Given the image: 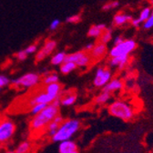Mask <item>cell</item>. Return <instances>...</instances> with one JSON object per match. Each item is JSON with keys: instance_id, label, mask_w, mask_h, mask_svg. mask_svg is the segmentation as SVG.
I'll return each mask as SVG.
<instances>
[{"instance_id": "1", "label": "cell", "mask_w": 153, "mask_h": 153, "mask_svg": "<svg viewBox=\"0 0 153 153\" xmlns=\"http://www.w3.org/2000/svg\"><path fill=\"white\" fill-rule=\"evenodd\" d=\"M60 105V99H57L50 104H48L41 112L35 115L30 121L31 130L37 132L47 128L48 125L59 115Z\"/></svg>"}, {"instance_id": "2", "label": "cell", "mask_w": 153, "mask_h": 153, "mask_svg": "<svg viewBox=\"0 0 153 153\" xmlns=\"http://www.w3.org/2000/svg\"><path fill=\"white\" fill-rule=\"evenodd\" d=\"M80 121L76 119H69L64 120L56 133L51 137L53 142L59 143L64 140H71L75 134L80 128Z\"/></svg>"}, {"instance_id": "3", "label": "cell", "mask_w": 153, "mask_h": 153, "mask_svg": "<svg viewBox=\"0 0 153 153\" xmlns=\"http://www.w3.org/2000/svg\"><path fill=\"white\" fill-rule=\"evenodd\" d=\"M108 112L121 120H130L134 117L133 108L124 100H116L108 106Z\"/></svg>"}, {"instance_id": "4", "label": "cell", "mask_w": 153, "mask_h": 153, "mask_svg": "<svg viewBox=\"0 0 153 153\" xmlns=\"http://www.w3.org/2000/svg\"><path fill=\"white\" fill-rule=\"evenodd\" d=\"M137 42L134 40V39H124V41L119 45L116 46H113L109 52L108 55L110 57H114V56H126L128 55L133 52L137 48Z\"/></svg>"}, {"instance_id": "5", "label": "cell", "mask_w": 153, "mask_h": 153, "mask_svg": "<svg viewBox=\"0 0 153 153\" xmlns=\"http://www.w3.org/2000/svg\"><path fill=\"white\" fill-rule=\"evenodd\" d=\"M16 126L9 119H0V143L7 142L14 136Z\"/></svg>"}, {"instance_id": "6", "label": "cell", "mask_w": 153, "mask_h": 153, "mask_svg": "<svg viewBox=\"0 0 153 153\" xmlns=\"http://www.w3.org/2000/svg\"><path fill=\"white\" fill-rule=\"evenodd\" d=\"M112 71L107 67H99L95 71L93 85L96 88H103L112 79Z\"/></svg>"}, {"instance_id": "7", "label": "cell", "mask_w": 153, "mask_h": 153, "mask_svg": "<svg viewBox=\"0 0 153 153\" xmlns=\"http://www.w3.org/2000/svg\"><path fill=\"white\" fill-rule=\"evenodd\" d=\"M40 81V76L35 73H27L19 79L13 80L12 85L16 88H33Z\"/></svg>"}, {"instance_id": "8", "label": "cell", "mask_w": 153, "mask_h": 153, "mask_svg": "<svg viewBox=\"0 0 153 153\" xmlns=\"http://www.w3.org/2000/svg\"><path fill=\"white\" fill-rule=\"evenodd\" d=\"M54 100L50 95H48L45 90L42 91V92H38L36 93L35 96L31 98V100L28 101V105L29 107L31 108L32 106H34L35 104H37V103H45V104H50L51 102H53Z\"/></svg>"}, {"instance_id": "9", "label": "cell", "mask_w": 153, "mask_h": 153, "mask_svg": "<svg viewBox=\"0 0 153 153\" xmlns=\"http://www.w3.org/2000/svg\"><path fill=\"white\" fill-rule=\"evenodd\" d=\"M108 50L107 45L100 42L98 44H95V47L89 52V54L94 61V60H100L101 59H103V57L108 54Z\"/></svg>"}, {"instance_id": "10", "label": "cell", "mask_w": 153, "mask_h": 153, "mask_svg": "<svg viewBox=\"0 0 153 153\" xmlns=\"http://www.w3.org/2000/svg\"><path fill=\"white\" fill-rule=\"evenodd\" d=\"M44 90L48 95H50L54 100H57V99H60L61 92H62V85L59 82L45 85Z\"/></svg>"}, {"instance_id": "11", "label": "cell", "mask_w": 153, "mask_h": 153, "mask_svg": "<svg viewBox=\"0 0 153 153\" xmlns=\"http://www.w3.org/2000/svg\"><path fill=\"white\" fill-rule=\"evenodd\" d=\"M129 60V56H114L110 57L108 61V64L111 68H118L119 69H123Z\"/></svg>"}, {"instance_id": "12", "label": "cell", "mask_w": 153, "mask_h": 153, "mask_svg": "<svg viewBox=\"0 0 153 153\" xmlns=\"http://www.w3.org/2000/svg\"><path fill=\"white\" fill-rule=\"evenodd\" d=\"M122 88H123V81H122V79H120L119 78H115V79H112L105 87H103L102 90L111 94L113 92L120 91V89H122Z\"/></svg>"}, {"instance_id": "13", "label": "cell", "mask_w": 153, "mask_h": 153, "mask_svg": "<svg viewBox=\"0 0 153 153\" xmlns=\"http://www.w3.org/2000/svg\"><path fill=\"white\" fill-rule=\"evenodd\" d=\"M132 16L127 13L120 12L117 13L113 17V25L115 27H123L128 23H130Z\"/></svg>"}, {"instance_id": "14", "label": "cell", "mask_w": 153, "mask_h": 153, "mask_svg": "<svg viewBox=\"0 0 153 153\" xmlns=\"http://www.w3.org/2000/svg\"><path fill=\"white\" fill-rule=\"evenodd\" d=\"M57 150H59V153H71L78 150V146H76L75 141L68 140L59 143Z\"/></svg>"}, {"instance_id": "15", "label": "cell", "mask_w": 153, "mask_h": 153, "mask_svg": "<svg viewBox=\"0 0 153 153\" xmlns=\"http://www.w3.org/2000/svg\"><path fill=\"white\" fill-rule=\"evenodd\" d=\"M107 28L105 24H96L89 27L88 31V36L93 38H100L103 31Z\"/></svg>"}, {"instance_id": "16", "label": "cell", "mask_w": 153, "mask_h": 153, "mask_svg": "<svg viewBox=\"0 0 153 153\" xmlns=\"http://www.w3.org/2000/svg\"><path fill=\"white\" fill-rule=\"evenodd\" d=\"M64 121L63 118L60 116V115H57V116L48 125L47 127V130H48V134L52 137L54 134L56 133V131L57 130V128H59V126L61 125V123Z\"/></svg>"}, {"instance_id": "17", "label": "cell", "mask_w": 153, "mask_h": 153, "mask_svg": "<svg viewBox=\"0 0 153 153\" xmlns=\"http://www.w3.org/2000/svg\"><path fill=\"white\" fill-rule=\"evenodd\" d=\"M76 101V95L73 92L66 93V95L62 96L60 99V104L64 107L73 106Z\"/></svg>"}, {"instance_id": "18", "label": "cell", "mask_w": 153, "mask_h": 153, "mask_svg": "<svg viewBox=\"0 0 153 153\" xmlns=\"http://www.w3.org/2000/svg\"><path fill=\"white\" fill-rule=\"evenodd\" d=\"M78 66H76L74 62H70V61H65L64 63H62L60 65V72L63 75H68L69 73H71L72 71H74Z\"/></svg>"}, {"instance_id": "19", "label": "cell", "mask_w": 153, "mask_h": 153, "mask_svg": "<svg viewBox=\"0 0 153 153\" xmlns=\"http://www.w3.org/2000/svg\"><path fill=\"white\" fill-rule=\"evenodd\" d=\"M56 48V42L52 39H48L45 42L44 46L42 47L41 50L46 54V56H49Z\"/></svg>"}, {"instance_id": "20", "label": "cell", "mask_w": 153, "mask_h": 153, "mask_svg": "<svg viewBox=\"0 0 153 153\" xmlns=\"http://www.w3.org/2000/svg\"><path fill=\"white\" fill-rule=\"evenodd\" d=\"M67 54L65 52H59L55 54L52 57H51V64L54 66H60L62 63L65 62Z\"/></svg>"}, {"instance_id": "21", "label": "cell", "mask_w": 153, "mask_h": 153, "mask_svg": "<svg viewBox=\"0 0 153 153\" xmlns=\"http://www.w3.org/2000/svg\"><path fill=\"white\" fill-rule=\"evenodd\" d=\"M111 97V94L108 92H106L104 90H102L97 97L95 98V102L96 104H99V105H103L105 103H107Z\"/></svg>"}, {"instance_id": "22", "label": "cell", "mask_w": 153, "mask_h": 153, "mask_svg": "<svg viewBox=\"0 0 153 153\" xmlns=\"http://www.w3.org/2000/svg\"><path fill=\"white\" fill-rule=\"evenodd\" d=\"M59 81V76L56 73L52 72V73H48V75L45 76V78H43L42 82L44 85H48L51 83H56Z\"/></svg>"}, {"instance_id": "23", "label": "cell", "mask_w": 153, "mask_h": 153, "mask_svg": "<svg viewBox=\"0 0 153 153\" xmlns=\"http://www.w3.org/2000/svg\"><path fill=\"white\" fill-rule=\"evenodd\" d=\"M85 53V50H80V51H76L71 54L67 55L65 61H70V62H74L76 65L79 62V60L80 59V57L82 56V55Z\"/></svg>"}, {"instance_id": "24", "label": "cell", "mask_w": 153, "mask_h": 153, "mask_svg": "<svg viewBox=\"0 0 153 153\" xmlns=\"http://www.w3.org/2000/svg\"><path fill=\"white\" fill-rule=\"evenodd\" d=\"M113 37V34H112V29L111 28H106L103 33L101 34V36H100V42L103 43V44H108L111 41Z\"/></svg>"}, {"instance_id": "25", "label": "cell", "mask_w": 153, "mask_h": 153, "mask_svg": "<svg viewBox=\"0 0 153 153\" xmlns=\"http://www.w3.org/2000/svg\"><path fill=\"white\" fill-rule=\"evenodd\" d=\"M31 144L28 141H23L18 145V147L14 151H9L7 153H27L30 149Z\"/></svg>"}, {"instance_id": "26", "label": "cell", "mask_w": 153, "mask_h": 153, "mask_svg": "<svg viewBox=\"0 0 153 153\" xmlns=\"http://www.w3.org/2000/svg\"><path fill=\"white\" fill-rule=\"evenodd\" d=\"M152 13V7H144L140 12V15H139V19L141 23H143L144 21H146L147 19L149 18V16L151 15Z\"/></svg>"}, {"instance_id": "27", "label": "cell", "mask_w": 153, "mask_h": 153, "mask_svg": "<svg viewBox=\"0 0 153 153\" xmlns=\"http://www.w3.org/2000/svg\"><path fill=\"white\" fill-rule=\"evenodd\" d=\"M119 6H120V2L118 1V0H111V1H108L102 6V10L103 11L113 10L115 8H117Z\"/></svg>"}, {"instance_id": "28", "label": "cell", "mask_w": 153, "mask_h": 153, "mask_svg": "<svg viewBox=\"0 0 153 153\" xmlns=\"http://www.w3.org/2000/svg\"><path fill=\"white\" fill-rule=\"evenodd\" d=\"M48 104H45V103H37V104H35L34 106H32L30 108V114L35 116V115L38 114L39 112H41L46 107H47Z\"/></svg>"}, {"instance_id": "29", "label": "cell", "mask_w": 153, "mask_h": 153, "mask_svg": "<svg viewBox=\"0 0 153 153\" xmlns=\"http://www.w3.org/2000/svg\"><path fill=\"white\" fill-rule=\"evenodd\" d=\"M66 21L68 23H71V24H78L81 21V16L79 14L69 16L68 17L66 18Z\"/></svg>"}, {"instance_id": "30", "label": "cell", "mask_w": 153, "mask_h": 153, "mask_svg": "<svg viewBox=\"0 0 153 153\" xmlns=\"http://www.w3.org/2000/svg\"><path fill=\"white\" fill-rule=\"evenodd\" d=\"M142 27L146 30H149L153 27V12L151 13V15L149 16L147 20L142 23Z\"/></svg>"}, {"instance_id": "31", "label": "cell", "mask_w": 153, "mask_h": 153, "mask_svg": "<svg viewBox=\"0 0 153 153\" xmlns=\"http://www.w3.org/2000/svg\"><path fill=\"white\" fill-rule=\"evenodd\" d=\"M27 56H28V54L25 51V49H24V50L18 51V52L16 54V59H17L18 60H20V61H24V60H26V59H27Z\"/></svg>"}, {"instance_id": "32", "label": "cell", "mask_w": 153, "mask_h": 153, "mask_svg": "<svg viewBox=\"0 0 153 153\" xmlns=\"http://www.w3.org/2000/svg\"><path fill=\"white\" fill-rule=\"evenodd\" d=\"M46 57H47L46 54L40 49L39 51H38V52L36 53V56H35V59H36V62H40V61L44 60V59H46Z\"/></svg>"}, {"instance_id": "33", "label": "cell", "mask_w": 153, "mask_h": 153, "mask_svg": "<svg viewBox=\"0 0 153 153\" xmlns=\"http://www.w3.org/2000/svg\"><path fill=\"white\" fill-rule=\"evenodd\" d=\"M9 83H10V80H9L8 78H7V76H5L0 75V88L6 87Z\"/></svg>"}, {"instance_id": "34", "label": "cell", "mask_w": 153, "mask_h": 153, "mask_svg": "<svg viewBox=\"0 0 153 153\" xmlns=\"http://www.w3.org/2000/svg\"><path fill=\"white\" fill-rule=\"evenodd\" d=\"M60 20L59 19H54V20L50 23L49 25V29L50 30H56L57 27L60 26Z\"/></svg>"}, {"instance_id": "35", "label": "cell", "mask_w": 153, "mask_h": 153, "mask_svg": "<svg viewBox=\"0 0 153 153\" xmlns=\"http://www.w3.org/2000/svg\"><path fill=\"white\" fill-rule=\"evenodd\" d=\"M25 51L27 53V54H33L36 51V44H32V45H29L27 48H25Z\"/></svg>"}, {"instance_id": "36", "label": "cell", "mask_w": 153, "mask_h": 153, "mask_svg": "<svg viewBox=\"0 0 153 153\" xmlns=\"http://www.w3.org/2000/svg\"><path fill=\"white\" fill-rule=\"evenodd\" d=\"M124 41V37L121 36H118L114 38V41H113V45L114 46H116V45H119L120 43H122Z\"/></svg>"}, {"instance_id": "37", "label": "cell", "mask_w": 153, "mask_h": 153, "mask_svg": "<svg viewBox=\"0 0 153 153\" xmlns=\"http://www.w3.org/2000/svg\"><path fill=\"white\" fill-rule=\"evenodd\" d=\"M130 24L134 27H139L140 26V24H142L139 18H132L131 21H130Z\"/></svg>"}, {"instance_id": "38", "label": "cell", "mask_w": 153, "mask_h": 153, "mask_svg": "<svg viewBox=\"0 0 153 153\" xmlns=\"http://www.w3.org/2000/svg\"><path fill=\"white\" fill-rule=\"evenodd\" d=\"M95 47V43H88L87 46H86V48H85V50L87 51V52H90L92 49H93V48Z\"/></svg>"}, {"instance_id": "39", "label": "cell", "mask_w": 153, "mask_h": 153, "mask_svg": "<svg viewBox=\"0 0 153 153\" xmlns=\"http://www.w3.org/2000/svg\"><path fill=\"white\" fill-rule=\"evenodd\" d=\"M71 153H79V152H78V150H76V151H74V152H71Z\"/></svg>"}, {"instance_id": "40", "label": "cell", "mask_w": 153, "mask_h": 153, "mask_svg": "<svg viewBox=\"0 0 153 153\" xmlns=\"http://www.w3.org/2000/svg\"><path fill=\"white\" fill-rule=\"evenodd\" d=\"M0 91H1V88H0Z\"/></svg>"}]
</instances>
